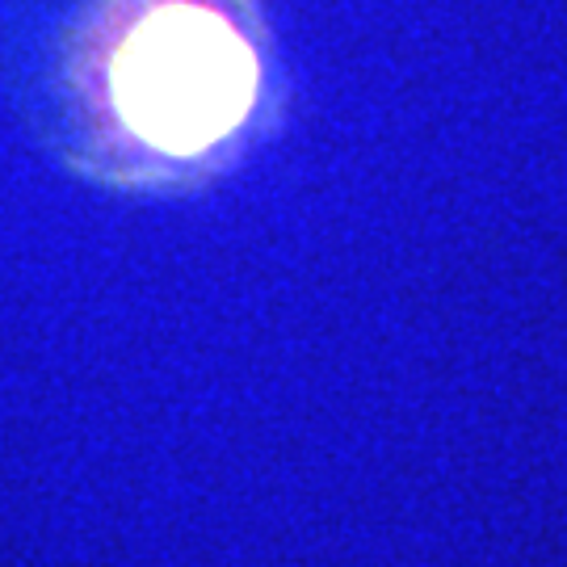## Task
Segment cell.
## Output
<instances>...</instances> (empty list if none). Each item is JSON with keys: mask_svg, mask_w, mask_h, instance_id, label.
I'll return each instance as SVG.
<instances>
[{"mask_svg": "<svg viewBox=\"0 0 567 567\" xmlns=\"http://www.w3.org/2000/svg\"><path fill=\"white\" fill-rule=\"evenodd\" d=\"M4 81L68 173L177 194L261 126L269 51L252 0H13Z\"/></svg>", "mask_w": 567, "mask_h": 567, "instance_id": "1", "label": "cell"}]
</instances>
